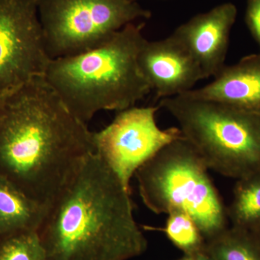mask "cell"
<instances>
[{"label":"cell","mask_w":260,"mask_h":260,"mask_svg":"<svg viewBox=\"0 0 260 260\" xmlns=\"http://www.w3.org/2000/svg\"><path fill=\"white\" fill-rule=\"evenodd\" d=\"M132 2H135V3H138L140 0H130ZM161 1H169V0H161Z\"/></svg>","instance_id":"cell-21"},{"label":"cell","mask_w":260,"mask_h":260,"mask_svg":"<svg viewBox=\"0 0 260 260\" xmlns=\"http://www.w3.org/2000/svg\"><path fill=\"white\" fill-rule=\"evenodd\" d=\"M176 260H214L206 252V251H197V252L184 254V255Z\"/></svg>","instance_id":"cell-18"},{"label":"cell","mask_w":260,"mask_h":260,"mask_svg":"<svg viewBox=\"0 0 260 260\" xmlns=\"http://www.w3.org/2000/svg\"><path fill=\"white\" fill-rule=\"evenodd\" d=\"M182 95L221 103L260 115V54L245 56L225 67L213 81Z\"/></svg>","instance_id":"cell-11"},{"label":"cell","mask_w":260,"mask_h":260,"mask_svg":"<svg viewBox=\"0 0 260 260\" xmlns=\"http://www.w3.org/2000/svg\"><path fill=\"white\" fill-rule=\"evenodd\" d=\"M246 23L260 49V0H248Z\"/></svg>","instance_id":"cell-17"},{"label":"cell","mask_w":260,"mask_h":260,"mask_svg":"<svg viewBox=\"0 0 260 260\" xmlns=\"http://www.w3.org/2000/svg\"><path fill=\"white\" fill-rule=\"evenodd\" d=\"M208 169L240 179L260 173V115L185 95L160 99Z\"/></svg>","instance_id":"cell-5"},{"label":"cell","mask_w":260,"mask_h":260,"mask_svg":"<svg viewBox=\"0 0 260 260\" xmlns=\"http://www.w3.org/2000/svg\"><path fill=\"white\" fill-rule=\"evenodd\" d=\"M95 153L93 132L44 77L0 101V177L49 208Z\"/></svg>","instance_id":"cell-1"},{"label":"cell","mask_w":260,"mask_h":260,"mask_svg":"<svg viewBox=\"0 0 260 260\" xmlns=\"http://www.w3.org/2000/svg\"><path fill=\"white\" fill-rule=\"evenodd\" d=\"M130 196L107 162L92 154L38 232L49 260H129L144 254L148 241Z\"/></svg>","instance_id":"cell-2"},{"label":"cell","mask_w":260,"mask_h":260,"mask_svg":"<svg viewBox=\"0 0 260 260\" xmlns=\"http://www.w3.org/2000/svg\"><path fill=\"white\" fill-rule=\"evenodd\" d=\"M12 90H13V89H12ZM7 90V91L3 92V93H0V101H1L2 99H3V98H4L5 96V95H6L7 94L9 93L10 90Z\"/></svg>","instance_id":"cell-20"},{"label":"cell","mask_w":260,"mask_h":260,"mask_svg":"<svg viewBox=\"0 0 260 260\" xmlns=\"http://www.w3.org/2000/svg\"><path fill=\"white\" fill-rule=\"evenodd\" d=\"M232 226L252 232L260 225V173L238 179L227 208Z\"/></svg>","instance_id":"cell-13"},{"label":"cell","mask_w":260,"mask_h":260,"mask_svg":"<svg viewBox=\"0 0 260 260\" xmlns=\"http://www.w3.org/2000/svg\"><path fill=\"white\" fill-rule=\"evenodd\" d=\"M144 26L128 24L95 49L51 59L44 80L84 124L100 111L135 107L151 91L138 61Z\"/></svg>","instance_id":"cell-3"},{"label":"cell","mask_w":260,"mask_h":260,"mask_svg":"<svg viewBox=\"0 0 260 260\" xmlns=\"http://www.w3.org/2000/svg\"><path fill=\"white\" fill-rule=\"evenodd\" d=\"M250 232L253 234V236L255 237V239L256 240H257V242H259L260 244V225L259 226L256 228V229H254V231H252V232Z\"/></svg>","instance_id":"cell-19"},{"label":"cell","mask_w":260,"mask_h":260,"mask_svg":"<svg viewBox=\"0 0 260 260\" xmlns=\"http://www.w3.org/2000/svg\"><path fill=\"white\" fill-rule=\"evenodd\" d=\"M160 107H130L119 112L104 129L93 132L95 153L114 171L126 190L138 169L162 148L183 138L179 127L162 129L156 121Z\"/></svg>","instance_id":"cell-7"},{"label":"cell","mask_w":260,"mask_h":260,"mask_svg":"<svg viewBox=\"0 0 260 260\" xmlns=\"http://www.w3.org/2000/svg\"><path fill=\"white\" fill-rule=\"evenodd\" d=\"M237 13L235 5L223 3L194 15L173 32L199 65L205 79L215 78L225 66L229 38Z\"/></svg>","instance_id":"cell-10"},{"label":"cell","mask_w":260,"mask_h":260,"mask_svg":"<svg viewBox=\"0 0 260 260\" xmlns=\"http://www.w3.org/2000/svg\"><path fill=\"white\" fill-rule=\"evenodd\" d=\"M0 260H49L37 231H28L0 239Z\"/></svg>","instance_id":"cell-16"},{"label":"cell","mask_w":260,"mask_h":260,"mask_svg":"<svg viewBox=\"0 0 260 260\" xmlns=\"http://www.w3.org/2000/svg\"><path fill=\"white\" fill-rule=\"evenodd\" d=\"M48 210L0 177V239L20 232H39Z\"/></svg>","instance_id":"cell-12"},{"label":"cell","mask_w":260,"mask_h":260,"mask_svg":"<svg viewBox=\"0 0 260 260\" xmlns=\"http://www.w3.org/2000/svg\"><path fill=\"white\" fill-rule=\"evenodd\" d=\"M39 15L51 59L95 49L128 24L152 16L130 0H39Z\"/></svg>","instance_id":"cell-6"},{"label":"cell","mask_w":260,"mask_h":260,"mask_svg":"<svg viewBox=\"0 0 260 260\" xmlns=\"http://www.w3.org/2000/svg\"><path fill=\"white\" fill-rule=\"evenodd\" d=\"M51 59L39 0H0V93L44 77Z\"/></svg>","instance_id":"cell-8"},{"label":"cell","mask_w":260,"mask_h":260,"mask_svg":"<svg viewBox=\"0 0 260 260\" xmlns=\"http://www.w3.org/2000/svg\"><path fill=\"white\" fill-rule=\"evenodd\" d=\"M168 239L184 254L205 249V240L201 231L190 215L181 210L168 214L165 227L161 229Z\"/></svg>","instance_id":"cell-15"},{"label":"cell","mask_w":260,"mask_h":260,"mask_svg":"<svg viewBox=\"0 0 260 260\" xmlns=\"http://www.w3.org/2000/svg\"><path fill=\"white\" fill-rule=\"evenodd\" d=\"M138 61L151 90L160 99L182 95L205 79L190 53L172 34L161 40L145 39Z\"/></svg>","instance_id":"cell-9"},{"label":"cell","mask_w":260,"mask_h":260,"mask_svg":"<svg viewBox=\"0 0 260 260\" xmlns=\"http://www.w3.org/2000/svg\"><path fill=\"white\" fill-rule=\"evenodd\" d=\"M205 251L214 260H260V244L255 237L233 226L206 241Z\"/></svg>","instance_id":"cell-14"},{"label":"cell","mask_w":260,"mask_h":260,"mask_svg":"<svg viewBox=\"0 0 260 260\" xmlns=\"http://www.w3.org/2000/svg\"><path fill=\"white\" fill-rule=\"evenodd\" d=\"M208 167L184 137L162 148L138 169L140 198L150 211L190 215L205 240L228 229L227 208Z\"/></svg>","instance_id":"cell-4"}]
</instances>
